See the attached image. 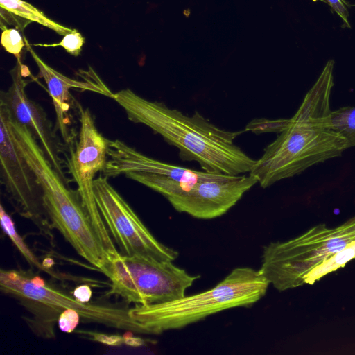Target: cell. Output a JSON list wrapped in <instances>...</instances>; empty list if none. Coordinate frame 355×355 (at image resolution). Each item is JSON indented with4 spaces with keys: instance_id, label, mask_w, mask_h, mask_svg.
<instances>
[{
    "instance_id": "cell-1",
    "label": "cell",
    "mask_w": 355,
    "mask_h": 355,
    "mask_svg": "<svg viewBox=\"0 0 355 355\" xmlns=\"http://www.w3.org/2000/svg\"><path fill=\"white\" fill-rule=\"evenodd\" d=\"M334 61L329 60L291 119L288 127L264 149L250 172L263 188L340 157L345 139L331 128L330 96Z\"/></svg>"
},
{
    "instance_id": "cell-2",
    "label": "cell",
    "mask_w": 355,
    "mask_h": 355,
    "mask_svg": "<svg viewBox=\"0 0 355 355\" xmlns=\"http://www.w3.org/2000/svg\"><path fill=\"white\" fill-rule=\"evenodd\" d=\"M111 98L125 110L130 121L160 135L178 148L182 160L197 162L204 171L243 175L249 173L256 162L234 142L242 132L221 129L197 112L185 115L163 103L144 98L128 88L113 93Z\"/></svg>"
},
{
    "instance_id": "cell-3",
    "label": "cell",
    "mask_w": 355,
    "mask_h": 355,
    "mask_svg": "<svg viewBox=\"0 0 355 355\" xmlns=\"http://www.w3.org/2000/svg\"><path fill=\"white\" fill-rule=\"evenodd\" d=\"M14 135L18 148L40 184L44 205L53 228L80 257L105 275L110 261L78 191L71 190L67 180L54 168L30 130L17 125Z\"/></svg>"
},
{
    "instance_id": "cell-4",
    "label": "cell",
    "mask_w": 355,
    "mask_h": 355,
    "mask_svg": "<svg viewBox=\"0 0 355 355\" xmlns=\"http://www.w3.org/2000/svg\"><path fill=\"white\" fill-rule=\"evenodd\" d=\"M269 285L259 270L238 267L209 290L160 304H136L128 313L145 334H160L226 309L251 306L265 295Z\"/></svg>"
},
{
    "instance_id": "cell-5",
    "label": "cell",
    "mask_w": 355,
    "mask_h": 355,
    "mask_svg": "<svg viewBox=\"0 0 355 355\" xmlns=\"http://www.w3.org/2000/svg\"><path fill=\"white\" fill-rule=\"evenodd\" d=\"M0 288L3 293L19 300L32 314L33 318H27L26 321L33 331L42 337H54V324L67 309L78 312L85 321L145 334L142 327L130 316L129 309L79 302L73 295L24 271L1 270Z\"/></svg>"
},
{
    "instance_id": "cell-6",
    "label": "cell",
    "mask_w": 355,
    "mask_h": 355,
    "mask_svg": "<svg viewBox=\"0 0 355 355\" xmlns=\"http://www.w3.org/2000/svg\"><path fill=\"white\" fill-rule=\"evenodd\" d=\"M355 239V216L334 228L316 225L286 241L263 248L261 273L279 291L304 284L305 275Z\"/></svg>"
},
{
    "instance_id": "cell-7",
    "label": "cell",
    "mask_w": 355,
    "mask_h": 355,
    "mask_svg": "<svg viewBox=\"0 0 355 355\" xmlns=\"http://www.w3.org/2000/svg\"><path fill=\"white\" fill-rule=\"evenodd\" d=\"M172 262L119 253L110 261L105 275L111 281L107 295H118L139 305L160 304L184 297L199 276L189 275Z\"/></svg>"
},
{
    "instance_id": "cell-8",
    "label": "cell",
    "mask_w": 355,
    "mask_h": 355,
    "mask_svg": "<svg viewBox=\"0 0 355 355\" xmlns=\"http://www.w3.org/2000/svg\"><path fill=\"white\" fill-rule=\"evenodd\" d=\"M1 183L15 211L30 220L53 243V227L46 211L43 193L35 172L18 148L10 123V112L0 101Z\"/></svg>"
},
{
    "instance_id": "cell-9",
    "label": "cell",
    "mask_w": 355,
    "mask_h": 355,
    "mask_svg": "<svg viewBox=\"0 0 355 355\" xmlns=\"http://www.w3.org/2000/svg\"><path fill=\"white\" fill-rule=\"evenodd\" d=\"M80 131L74 149H71L68 168L78 186L77 191L96 234L110 261L120 252L116 250L97 207L94 182L97 173L103 171L108 160L110 140L98 130L88 108L79 107Z\"/></svg>"
},
{
    "instance_id": "cell-10",
    "label": "cell",
    "mask_w": 355,
    "mask_h": 355,
    "mask_svg": "<svg viewBox=\"0 0 355 355\" xmlns=\"http://www.w3.org/2000/svg\"><path fill=\"white\" fill-rule=\"evenodd\" d=\"M95 200L104 223L125 256L173 261L179 254L158 241L129 204L102 174L94 180Z\"/></svg>"
},
{
    "instance_id": "cell-11",
    "label": "cell",
    "mask_w": 355,
    "mask_h": 355,
    "mask_svg": "<svg viewBox=\"0 0 355 355\" xmlns=\"http://www.w3.org/2000/svg\"><path fill=\"white\" fill-rule=\"evenodd\" d=\"M258 183L248 173L223 179L175 182L166 198L178 211L198 219L221 216Z\"/></svg>"
},
{
    "instance_id": "cell-12",
    "label": "cell",
    "mask_w": 355,
    "mask_h": 355,
    "mask_svg": "<svg viewBox=\"0 0 355 355\" xmlns=\"http://www.w3.org/2000/svg\"><path fill=\"white\" fill-rule=\"evenodd\" d=\"M26 68L18 58L17 63L10 71L12 84L6 92H1V101L7 105L17 122L30 130L54 168L67 180L60 156L62 144L43 108L26 95L25 88L28 81L24 79Z\"/></svg>"
},
{
    "instance_id": "cell-13",
    "label": "cell",
    "mask_w": 355,
    "mask_h": 355,
    "mask_svg": "<svg viewBox=\"0 0 355 355\" xmlns=\"http://www.w3.org/2000/svg\"><path fill=\"white\" fill-rule=\"evenodd\" d=\"M108 160L102 175L107 178L137 171L166 176L180 182L223 179L230 175L197 171L149 157L120 140H110Z\"/></svg>"
},
{
    "instance_id": "cell-14",
    "label": "cell",
    "mask_w": 355,
    "mask_h": 355,
    "mask_svg": "<svg viewBox=\"0 0 355 355\" xmlns=\"http://www.w3.org/2000/svg\"><path fill=\"white\" fill-rule=\"evenodd\" d=\"M28 49L34 59L38 69V77L44 80L49 93L52 98L56 115L58 129L65 143L71 142L69 119L70 89L89 91L112 98L113 93L92 69L83 71V80L70 78L46 64L28 46Z\"/></svg>"
},
{
    "instance_id": "cell-15",
    "label": "cell",
    "mask_w": 355,
    "mask_h": 355,
    "mask_svg": "<svg viewBox=\"0 0 355 355\" xmlns=\"http://www.w3.org/2000/svg\"><path fill=\"white\" fill-rule=\"evenodd\" d=\"M0 5L1 8L6 11L28 21L38 23L61 35H65L73 31L49 19L42 11L23 0H0Z\"/></svg>"
},
{
    "instance_id": "cell-16",
    "label": "cell",
    "mask_w": 355,
    "mask_h": 355,
    "mask_svg": "<svg viewBox=\"0 0 355 355\" xmlns=\"http://www.w3.org/2000/svg\"><path fill=\"white\" fill-rule=\"evenodd\" d=\"M354 258L355 239L309 271L304 278V284H313L324 275L343 267Z\"/></svg>"
},
{
    "instance_id": "cell-17",
    "label": "cell",
    "mask_w": 355,
    "mask_h": 355,
    "mask_svg": "<svg viewBox=\"0 0 355 355\" xmlns=\"http://www.w3.org/2000/svg\"><path fill=\"white\" fill-rule=\"evenodd\" d=\"M0 220L3 231L30 266L40 270H46V268L40 263L22 237L18 234L12 217L7 213L2 204L0 205Z\"/></svg>"
},
{
    "instance_id": "cell-18",
    "label": "cell",
    "mask_w": 355,
    "mask_h": 355,
    "mask_svg": "<svg viewBox=\"0 0 355 355\" xmlns=\"http://www.w3.org/2000/svg\"><path fill=\"white\" fill-rule=\"evenodd\" d=\"M331 128L343 137L347 147L355 146V107H343L331 113Z\"/></svg>"
},
{
    "instance_id": "cell-19",
    "label": "cell",
    "mask_w": 355,
    "mask_h": 355,
    "mask_svg": "<svg viewBox=\"0 0 355 355\" xmlns=\"http://www.w3.org/2000/svg\"><path fill=\"white\" fill-rule=\"evenodd\" d=\"M291 123L289 119L271 120L267 119H256L251 121L245 127V131H251L256 134L274 132H282L286 129Z\"/></svg>"
},
{
    "instance_id": "cell-20",
    "label": "cell",
    "mask_w": 355,
    "mask_h": 355,
    "mask_svg": "<svg viewBox=\"0 0 355 355\" xmlns=\"http://www.w3.org/2000/svg\"><path fill=\"white\" fill-rule=\"evenodd\" d=\"M84 42L85 39L81 34L76 29H73L71 32L66 34L59 43L51 44H38L33 45L44 47H55L60 46L63 47L71 55L78 56L82 50Z\"/></svg>"
},
{
    "instance_id": "cell-21",
    "label": "cell",
    "mask_w": 355,
    "mask_h": 355,
    "mask_svg": "<svg viewBox=\"0 0 355 355\" xmlns=\"http://www.w3.org/2000/svg\"><path fill=\"white\" fill-rule=\"evenodd\" d=\"M1 42L6 51L19 58L24 42L17 29L5 28L2 32Z\"/></svg>"
},
{
    "instance_id": "cell-22",
    "label": "cell",
    "mask_w": 355,
    "mask_h": 355,
    "mask_svg": "<svg viewBox=\"0 0 355 355\" xmlns=\"http://www.w3.org/2000/svg\"><path fill=\"white\" fill-rule=\"evenodd\" d=\"M80 315L76 311L67 309L60 315L58 324L60 329L65 333L73 332L79 323Z\"/></svg>"
},
{
    "instance_id": "cell-23",
    "label": "cell",
    "mask_w": 355,
    "mask_h": 355,
    "mask_svg": "<svg viewBox=\"0 0 355 355\" xmlns=\"http://www.w3.org/2000/svg\"><path fill=\"white\" fill-rule=\"evenodd\" d=\"M78 333L87 336L89 339L107 345L119 346L125 343V337L119 335H107L93 331H80Z\"/></svg>"
},
{
    "instance_id": "cell-24",
    "label": "cell",
    "mask_w": 355,
    "mask_h": 355,
    "mask_svg": "<svg viewBox=\"0 0 355 355\" xmlns=\"http://www.w3.org/2000/svg\"><path fill=\"white\" fill-rule=\"evenodd\" d=\"M326 3H328L331 9L341 18L343 22V27L350 28V24L349 22V11H348V3L345 0H325Z\"/></svg>"
},
{
    "instance_id": "cell-25",
    "label": "cell",
    "mask_w": 355,
    "mask_h": 355,
    "mask_svg": "<svg viewBox=\"0 0 355 355\" xmlns=\"http://www.w3.org/2000/svg\"><path fill=\"white\" fill-rule=\"evenodd\" d=\"M72 295L79 302L87 303L91 299L92 291L89 286L83 284L76 287Z\"/></svg>"
},
{
    "instance_id": "cell-26",
    "label": "cell",
    "mask_w": 355,
    "mask_h": 355,
    "mask_svg": "<svg viewBox=\"0 0 355 355\" xmlns=\"http://www.w3.org/2000/svg\"><path fill=\"white\" fill-rule=\"evenodd\" d=\"M125 337V343L129 346L137 347L144 344V341L137 337L132 336H124Z\"/></svg>"
},
{
    "instance_id": "cell-27",
    "label": "cell",
    "mask_w": 355,
    "mask_h": 355,
    "mask_svg": "<svg viewBox=\"0 0 355 355\" xmlns=\"http://www.w3.org/2000/svg\"><path fill=\"white\" fill-rule=\"evenodd\" d=\"M315 1H320L326 3L325 0H315Z\"/></svg>"
}]
</instances>
